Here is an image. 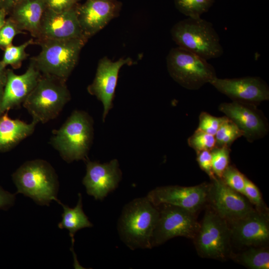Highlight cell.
Segmentation results:
<instances>
[{
    "label": "cell",
    "instance_id": "6da1fadb",
    "mask_svg": "<svg viewBox=\"0 0 269 269\" xmlns=\"http://www.w3.org/2000/svg\"><path fill=\"white\" fill-rule=\"evenodd\" d=\"M159 215L157 206L146 196L135 198L123 208L118 222V231L130 249H151V238Z\"/></svg>",
    "mask_w": 269,
    "mask_h": 269
},
{
    "label": "cell",
    "instance_id": "52a82bcc",
    "mask_svg": "<svg viewBox=\"0 0 269 269\" xmlns=\"http://www.w3.org/2000/svg\"><path fill=\"white\" fill-rule=\"evenodd\" d=\"M166 65L171 78L189 90H198L217 77L207 60L179 46L169 51Z\"/></svg>",
    "mask_w": 269,
    "mask_h": 269
},
{
    "label": "cell",
    "instance_id": "5bb4252c",
    "mask_svg": "<svg viewBox=\"0 0 269 269\" xmlns=\"http://www.w3.org/2000/svg\"><path fill=\"white\" fill-rule=\"evenodd\" d=\"M210 84L233 101L256 105L269 99V86L260 77L220 79L216 77Z\"/></svg>",
    "mask_w": 269,
    "mask_h": 269
},
{
    "label": "cell",
    "instance_id": "9a60e30c",
    "mask_svg": "<svg viewBox=\"0 0 269 269\" xmlns=\"http://www.w3.org/2000/svg\"><path fill=\"white\" fill-rule=\"evenodd\" d=\"M133 63L131 58H120L113 61L107 57L100 59L95 78L87 88L88 92L95 96L103 104L104 112L103 120L104 121L109 111L113 107L119 73L125 65Z\"/></svg>",
    "mask_w": 269,
    "mask_h": 269
},
{
    "label": "cell",
    "instance_id": "8992f818",
    "mask_svg": "<svg viewBox=\"0 0 269 269\" xmlns=\"http://www.w3.org/2000/svg\"><path fill=\"white\" fill-rule=\"evenodd\" d=\"M170 33L178 46L206 59L221 56L223 49L212 24L205 19L188 17L175 23Z\"/></svg>",
    "mask_w": 269,
    "mask_h": 269
},
{
    "label": "cell",
    "instance_id": "74e56055",
    "mask_svg": "<svg viewBox=\"0 0 269 269\" xmlns=\"http://www.w3.org/2000/svg\"><path fill=\"white\" fill-rule=\"evenodd\" d=\"M7 13L2 9H0V29L4 25L6 19Z\"/></svg>",
    "mask_w": 269,
    "mask_h": 269
},
{
    "label": "cell",
    "instance_id": "5b68a950",
    "mask_svg": "<svg viewBox=\"0 0 269 269\" xmlns=\"http://www.w3.org/2000/svg\"><path fill=\"white\" fill-rule=\"evenodd\" d=\"M66 81L41 74L23 106L37 123H46L56 118L70 101Z\"/></svg>",
    "mask_w": 269,
    "mask_h": 269
},
{
    "label": "cell",
    "instance_id": "d6986e66",
    "mask_svg": "<svg viewBox=\"0 0 269 269\" xmlns=\"http://www.w3.org/2000/svg\"><path fill=\"white\" fill-rule=\"evenodd\" d=\"M230 224L231 239L238 245L258 247L269 240L268 215L256 210L249 215Z\"/></svg>",
    "mask_w": 269,
    "mask_h": 269
},
{
    "label": "cell",
    "instance_id": "83f0119b",
    "mask_svg": "<svg viewBox=\"0 0 269 269\" xmlns=\"http://www.w3.org/2000/svg\"><path fill=\"white\" fill-rule=\"evenodd\" d=\"M188 143L196 152L211 151L216 147V139L215 135L196 130L188 139Z\"/></svg>",
    "mask_w": 269,
    "mask_h": 269
},
{
    "label": "cell",
    "instance_id": "ba28073f",
    "mask_svg": "<svg viewBox=\"0 0 269 269\" xmlns=\"http://www.w3.org/2000/svg\"><path fill=\"white\" fill-rule=\"evenodd\" d=\"M202 258L225 259L229 252L231 231L228 222L213 210L206 211L194 238Z\"/></svg>",
    "mask_w": 269,
    "mask_h": 269
},
{
    "label": "cell",
    "instance_id": "7402d4cb",
    "mask_svg": "<svg viewBox=\"0 0 269 269\" xmlns=\"http://www.w3.org/2000/svg\"><path fill=\"white\" fill-rule=\"evenodd\" d=\"M78 201L76 206L71 208L63 204L57 198L56 201L60 204L63 208L62 214V221L58 224L60 229H66L69 232V235L74 242V237L76 232L83 228H90L93 226L88 217L84 213L82 208V197L80 193L78 194Z\"/></svg>",
    "mask_w": 269,
    "mask_h": 269
},
{
    "label": "cell",
    "instance_id": "7c38bea8",
    "mask_svg": "<svg viewBox=\"0 0 269 269\" xmlns=\"http://www.w3.org/2000/svg\"><path fill=\"white\" fill-rule=\"evenodd\" d=\"M219 110L237 126L249 142L263 137L269 131L267 119L256 105L233 101L221 104Z\"/></svg>",
    "mask_w": 269,
    "mask_h": 269
},
{
    "label": "cell",
    "instance_id": "e575fe53",
    "mask_svg": "<svg viewBox=\"0 0 269 269\" xmlns=\"http://www.w3.org/2000/svg\"><path fill=\"white\" fill-rule=\"evenodd\" d=\"M15 195L4 190L0 186V209L7 210L15 201Z\"/></svg>",
    "mask_w": 269,
    "mask_h": 269
},
{
    "label": "cell",
    "instance_id": "277c9868",
    "mask_svg": "<svg viewBox=\"0 0 269 269\" xmlns=\"http://www.w3.org/2000/svg\"><path fill=\"white\" fill-rule=\"evenodd\" d=\"M16 193L31 198L40 205L49 206L56 200L59 183L52 166L45 160L37 159L22 164L12 175Z\"/></svg>",
    "mask_w": 269,
    "mask_h": 269
},
{
    "label": "cell",
    "instance_id": "f1b7e54d",
    "mask_svg": "<svg viewBox=\"0 0 269 269\" xmlns=\"http://www.w3.org/2000/svg\"><path fill=\"white\" fill-rule=\"evenodd\" d=\"M245 178L246 176L235 167L229 165L221 179L228 187L243 195Z\"/></svg>",
    "mask_w": 269,
    "mask_h": 269
},
{
    "label": "cell",
    "instance_id": "836d02e7",
    "mask_svg": "<svg viewBox=\"0 0 269 269\" xmlns=\"http://www.w3.org/2000/svg\"><path fill=\"white\" fill-rule=\"evenodd\" d=\"M46 8L56 12L71 9L79 4L81 0H44Z\"/></svg>",
    "mask_w": 269,
    "mask_h": 269
},
{
    "label": "cell",
    "instance_id": "d4e9b609",
    "mask_svg": "<svg viewBox=\"0 0 269 269\" xmlns=\"http://www.w3.org/2000/svg\"><path fill=\"white\" fill-rule=\"evenodd\" d=\"M214 0H174L175 7L183 14L191 18L201 17L210 8Z\"/></svg>",
    "mask_w": 269,
    "mask_h": 269
},
{
    "label": "cell",
    "instance_id": "f546056e",
    "mask_svg": "<svg viewBox=\"0 0 269 269\" xmlns=\"http://www.w3.org/2000/svg\"><path fill=\"white\" fill-rule=\"evenodd\" d=\"M227 117H216L202 112L199 115V125L197 130L215 135L222 123Z\"/></svg>",
    "mask_w": 269,
    "mask_h": 269
},
{
    "label": "cell",
    "instance_id": "4fadbf2b",
    "mask_svg": "<svg viewBox=\"0 0 269 269\" xmlns=\"http://www.w3.org/2000/svg\"><path fill=\"white\" fill-rule=\"evenodd\" d=\"M122 7L118 0H86L78 4L77 17L83 36L88 39L100 31L119 16Z\"/></svg>",
    "mask_w": 269,
    "mask_h": 269
},
{
    "label": "cell",
    "instance_id": "7a4b0ae2",
    "mask_svg": "<svg viewBox=\"0 0 269 269\" xmlns=\"http://www.w3.org/2000/svg\"><path fill=\"white\" fill-rule=\"evenodd\" d=\"M85 38L65 40L36 39L41 51L30 58L41 74L67 80L76 66Z\"/></svg>",
    "mask_w": 269,
    "mask_h": 269
},
{
    "label": "cell",
    "instance_id": "e0dca14e",
    "mask_svg": "<svg viewBox=\"0 0 269 269\" xmlns=\"http://www.w3.org/2000/svg\"><path fill=\"white\" fill-rule=\"evenodd\" d=\"M41 74L30 61L26 71L21 75L7 69V80L0 101V117L9 110L20 107L36 85Z\"/></svg>",
    "mask_w": 269,
    "mask_h": 269
},
{
    "label": "cell",
    "instance_id": "ffe728a7",
    "mask_svg": "<svg viewBox=\"0 0 269 269\" xmlns=\"http://www.w3.org/2000/svg\"><path fill=\"white\" fill-rule=\"evenodd\" d=\"M46 8L44 0H23L12 9L8 17L20 30L28 31L36 39Z\"/></svg>",
    "mask_w": 269,
    "mask_h": 269
},
{
    "label": "cell",
    "instance_id": "4316f807",
    "mask_svg": "<svg viewBox=\"0 0 269 269\" xmlns=\"http://www.w3.org/2000/svg\"><path fill=\"white\" fill-rule=\"evenodd\" d=\"M230 152V147L227 146H216L211 151L212 170L219 178H222L224 171L229 165Z\"/></svg>",
    "mask_w": 269,
    "mask_h": 269
},
{
    "label": "cell",
    "instance_id": "2e32d148",
    "mask_svg": "<svg viewBox=\"0 0 269 269\" xmlns=\"http://www.w3.org/2000/svg\"><path fill=\"white\" fill-rule=\"evenodd\" d=\"M86 161V173L82 183L87 193L96 200H103L118 186L122 178V172L117 159L107 163Z\"/></svg>",
    "mask_w": 269,
    "mask_h": 269
},
{
    "label": "cell",
    "instance_id": "d590c367",
    "mask_svg": "<svg viewBox=\"0 0 269 269\" xmlns=\"http://www.w3.org/2000/svg\"><path fill=\"white\" fill-rule=\"evenodd\" d=\"M23 0H0V9L5 11L7 15L12 9Z\"/></svg>",
    "mask_w": 269,
    "mask_h": 269
},
{
    "label": "cell",
    "instance_id": "484cf974",
    "mask_svg": "<svg viewBox=\"0 0 269 269\" xmlns=\"http://www.w3.org/2000/svg\"><path fill=\"white\" fill-rule=\"evenodd\" d=\"M243 135V132L232 120L227 117L215 135L216 146L230 147L235 140Z\"/></svg>",
    "mask_w": 269,
    "mask_h": 269
},
{
    "label": "cell",
    "instance_id": "cb8c5ba5",
    "mask_svg": "<svg viewBox=\"0 0 269 269\" xmlns=\"http://www.w3.org/2000/svg\"><path fill=\"white\" fill-rule=\"evenodd\" d=\"M33 44H35L34 40L31 38L19 45L11 44L7 46L3 50L2 59L0 61L1 63L5 67L10 65L14 69L19 68L23 61L29 55L25 51L26 48Z\"/></svg>",
    "mask_w": 269,
    "mask_h": 269
},
{
    "label": "cell",
    "instance_id": "8fae6325",
    "mask_svg": "<svg viewBox=\"0 0 269 269\" xmlns=\"http://www.w3.org/2000/svg\"><path fill=\"white\" fill-rule=\"evenodd\" d=\"M210 183L193 186L169 185L157 187L146 196L155 206L167 204L195 213L207 201Z\"/></svg>",
    "mask_w": 269,
    "mask_h": 269
},
{
    "label": "cell",
    "instance_id": "44dd1931",
    "mask_svg": "<svg viewBox=\"0 0 269 269\" xmlns=\"http://www.w3.org/2000/svg\"><path fill=\"white\" fill-rule=\"evenodd\" d=\"M37 124L33 120L28 124L19 119H12L7 112L4 113L0 117V152L10 150L30 135Z\"/></svg>",
    "mask_w": 269,
    "mask_h": 269
},
{
    "label": "cell",
    "instance_id": "9c48e42d",
    "mask_svg": "<svg viewBox=\"0 0 269 269\" xmlns=\"http://www.w3.org/2000/svg\"><path fill=\"white\" fill-rule=\"evenodd\" d=\"M157 206L159 215L152 235V248L176 237L194 239L200 225L195 213L170 204H161Z\"/></svg>",
    "mask_w": 269,
    "mask_h": 269
},
{
    "label": "cell",
    "instance_id": "8d00e7d4",
    "mask_svg": "<svg viewBox=\"0 0 269 269\" xmlns=\"http://www.w3.org/2000/svg\"><path fill=\"white\" fill-rule=\"evenodd\" d=\"M7 80V69L0 61V101L2 97Z\"/></svg>",
    "mask_w": 269,
    "mask_h": 269
},
{
    "label": "cell",
    "instance_id": "30bf717a",
    "mask_svg": "<svg viewBox=\"0 0 269 269\" xmlns=\"http://www.w3.org/2000/svg\"><path fill=\"white\" fill-rule=\"evenodd\" d=\"M207 201L213 210L228 223L244 218L255 211L242 194L226 185L216 176L211 179Z\"/></svg>",
    "mask_w": 269,
    "mask_h": 269
},
{
    "label": "cell",
    "instance_id": "4dcf8cb0",
    "mask_svg": "<svg viewBox=\"0 0 269 269\" xmlns=\"http://www.w3.org/2000/svg\"><path fill=\"white\" fill-rule=\"evenodd\" d=\"M25 32L20 30L16 24L9 18H6L4 25L0 29V48L4 50L7 46L12 44L14 37L19 34Z\"/></svg>",
    "mask_w": 269,
    "mask_h": 269
},
{
    "label": "cell",
    "instance_id": "ac0fdd59",
    "mask_svg": "<svg viewBox=\"0 0 269 269\" xmlns=\"http://www.w3.org/2000/svg\"><path fill=\"white\" fill-rule=\"evenodd\" d=\"M78 5L62 12H56L46 8L41 21L39 35L36 39L65 40L85 38L78 20Z\"/></svg>",
    "mask_w": 269,
    "mask_h": 269
},
{
    "label": "cell",
    "instance_id": "603a6c76",
    "mask_svg": "<svg viewBox=\"0 0 269 269\" xmlns=\"http://www.w3.org/2000/svg\"><path fill=\"white\" fill-rule=\"evenodd\" d=\"M238 259L240 263L252 269H269V251L267 248L252 247Z\"/></svg>",
    "mask_w": 269,
    "mask_h": 269
},
{
    "label": "cell",
    "instance_id": "3957f363",
    "mask_svg": "<svg viewBox=\"0 0 269 269\" xmlns=\"http://www.w3.org/2000/svg\"><path fill=\"white\" fill-rule=\"evenodd\" d=\"M93 122L82 111H74L58 130L52 131V146L67 162L87 160L93 138Z\"/></svg>",
    "mask_w": 269,
    "mask_h": 269
},
{
    "label": "cell",
    "instance_id": "1f68e13d",
    "mask_svg": "<svg viewBox=\"0 0 269 269\" xmlns=\"http://www.w3.org/2000/svg\"><path fill=\"white\" fill-rule=\"evenodd\" d=\"M243 195L248 199L250 203L256 207L257 210L262 211L267 210L259 188L246 177Z\"/></svg>",
    "mask_w": 269,
    "mask_h": 269
},
{
    "label": "cell",
    "instance_id": "d6a6232c",
    "mask_svg": "<svg viewBox=\"0 0 269 269\" xmlns=\"http://www.w3.org/2000/svg\"><path fill=\"white\" fill-rule=\"evenodd\" d=\"M196 153L197 161L200 167L208 175L211 179L214 178L216 176L212 170L211 151L202 150Z\"/></svg>",
    "mask_w": 269,
    "mask_h": 269
}]
</instances>
